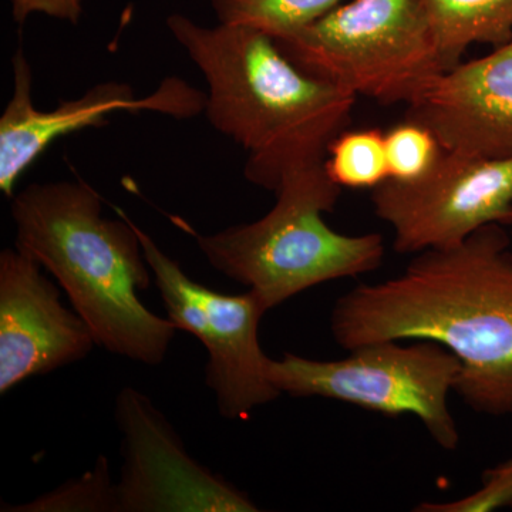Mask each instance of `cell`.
Returning a JSON list of instances; mask_svg holds the SVG:
<instances>
[{
  "instance_id": "3",
  "label": "cell",
  "mask_w": 512,
  "mask_h": 512,
  "mask_svg": "<svg viewBox=\"0 0 512 512\" xmlns=\"http://www.w3.org/2000/svg\"><path fill=\"white\" fill-rule=\"evenodd\" d=\"M10 212L15 247L55 276L99 348L141 365L164 362L178 329L138 296L153 272L126 212L104 217L99 192L80 178L30 184Z\"/></svg>"
},
{
  "instance_id": "14",
  "label": "cell",
  "mask_w": 512,
  "mask_h": 512,
  "mask_svg": "<svg viewBox=\"0 0 512 512\" xmlns=\"http://www.w3.org/2000/svg\"><path fill=\"white\" fill-rule=\"evenodd\" d=\"M325 170L339 187L373 190L389 178L386 133L379 128H346L330 143Z\"/></svg>"
},
{
  "instance_id": "1",
  "label": "cell",
  "mask_w": 512,
  "mask_h": 512,
  "mask_svg": "<svg viewBox=\"0 0 512 512\" xmlns=\"http://www.w3.org/2000/svg\"><path fill=\"white\" fill-rule=\"evenodd\" d=\"M330 330L343 349L430 340L460 362L456 392L488 416H512V251L503 225L456 247L427 249L380 284L340 296Z\"/></svg>"
},
{
  "instance_id": "15",
  "label": "cell",
  "mask_w": 512,
  "mask_h": 512,
  "mask_svg": "<svg viewBox=\"0 0 512 512\" xmlns=\"http://www.w3.org/2000/svg\"><path fill=\"white\" fill-rule=\"evenodd\" d=\"M220 23L249 26L274 39L328 15L343 0H211Z\"/></svg>"
},
{
  "instance_id": "5",
  "label": "cell",
  "mask_w": 512,
  "mask_h": 512,
  "mask_svg": "<svg viewBox=\"0 0 512 512\" xmlns=\"http://www.w3.org/2000/svg\"><path fill=\"white\" fill-rule=\"evenodd\" d=\"M274 40L303 72L383 106H410L446 73L424 0H352Z\"/></svg>"
},
{
  "instance_id": "17",
  "label": "cell",
  "mask_w": 512,
  "mask_h": 512,
  "mask_svg": "<svg viewBox=\"0 0 512 512\" xmlns=\"http://www.w3.org/2000/svg\"><path fill=\"white\" fill-rule=\"evenodd\" d=\"M441 144L429 127L404 120L386 133L389 178L413 181L427 173L439 158Z\"/></svg>"
},
{
  "instance_id": "7",
  "label": "cell",
  "mask_w": 512,
  "mask_h": 512,
  "mask_svg": "<svg viewBox=\"0 0 512 512\" xmlns=\"http://www.w3.org/2000/svg\"><path fill=\"white\" fill-rule=\"evenodd\" d=\"M133 225L167 318L207 349L205 383L215 394L221 417L245 419L252 410L275 402L281 393L268 379L271 357L259 342V323L268 312L261 299L249 289L225 295L198 284L146 231Z\"/></svg>"
},
{
  "instance_id": "10",
  "label": "cell",
  "mask_w": 512,
  "mask_h": 512,
  "mask_svg": "<svg viewBox=\"0 0 512 512\" xmlns=\"http://www.w3.org/2000/svg\"><path fill=\"white\" fill-rule=\"evenodd\" d=\"M12 69V97L0 116V191L8 198L15 195L22 174L60 137L107 126L109 117L120 111H156L174 119H192L207 106V94L171 77L144 99H138L130 84L104 82L79 99L60 101L53 110H37L32 66L22 47L12 57Z\"/></svg>"
},
{
  "instance_id": "16",
  "label": "cell",
  "mask_w": 512,
  "mask_h": 512,
  "mask_svg": "<svg viewBox=\"0 0 512 512\" xmlns=\"http://www.w3.org/2000/svg\"><path fill=\"white\" fill-rule=\"evenodd\" d=\"M15 512H119L116 483L111 480L110 464L100 456L93 470L77 480L60 485L52 493L40 495L28 504L2 508Z\"/></svg>"
},
{
  "instance_id": "19",
  "label": "cell",
  "mask_w": 512,
  "mask_h": 512,
  "mask_svg": "<svg viewBox=\"0 0 512 512\" xmlns=\"http://www.w3.org/2000/svg\"><path fill=\"white\" fill-rule=\"evenodd\" d=\"M15 23L22 26L32 15L49 16L77 25L83 13L84 0H10Z\"/></svg>"
},
{
  "instance_id": "13",
  "label": "cell",
  "mask_w": 512,
  "mask_h": 512,
  "mask_svg": "<svg viewBox=\"0 0 512 512\" xmlns=\"http://www.w3.org/2000/svg\"><path fill=\"white\" fill-rule=\"evenodd\" d=\"M446 72L474 43L500 47L512 40V0H424Z\"/></svg>"
},
{
  "instance_id": "11",
  "label": "cell",
  "mask_w": 512,
  "mask_h": 512,
  "mask_svg": "<svg viewBox=\"0 0 512 512\" xmlns=\"http://www.w3.org/2000/svg\"><path fill=\"white\" fill-rule=\"evenodd\" d=\"M19 248L0 252V394L90 355L92 329L66 308L59 286Z\"/></svg>"
},
{
  "instance_id": "4",
  "label": "cell",
  "mask_w": 512,
  "mask_h": 512,
  "mask_svg": "<svg viewBox=\"0 0 512 512\" xmlns=\"http://www.w3.org/2000/svg\"><path fill=\"white\" fill-rule=\"evenodd\" d=\"M340 194L342 187L330 180L323 161L286 174L274 208L259 220L207 235L188 225L184 229L212 268L247 286L271 311L313 286L382 266V235L340 234L323 220Z\"/></svg>"
},
{
  "instance_id": "8",
  "label": "cell",
  "mask_w": 512,
  "mask_h": 512,
  "mask_svg": "<svg viewBox=\"0 0 512 512\" xmlns=\"http://www.w3.org/2000/svg\"><path fill=\"white\" fill-rule=\"evenodd\" d=\"M370 200L392 227L399 254L456 247L485 225H512V157L443 148L426 174L413 181L387 178Z\"/></svg>"
},
{
  "instance_id": "18",
  "label": "cell",
  "mask_w": 512,
  "mask_h": 512,
  "mask_svg": "<svg viewBox=\"0 0 512 512\" xmlns=\"http://www.w3.org/2000/svg\"><path fill=\"white\" fill-rule=\"evenodd\" d=\"M434 512H490L512 508V458L484 471L477 491L450 503H434Z\"/></svg>"
},
{
  "instance_id": "9",
  "label": "cell",
  "mask_w": 512,
  "mask_h": 512,
  "mask_svg": "<svg viewBox=\"0 0 512 512\" xmlns=\"http://www.w3.org/2000/svg\"><path fill=\"white\" fill-rule=\"evenodd\" d=\"M121 439L119 512H256L244 491L191 457L150 397L124 387L116 399Z\"/></svg>"
},
{
  "instance_id": "6",
  "label": "cell",
  "mask_w": 512,
  "mask_h": 512,
  "mask_svg": "<svg viewBox=\"0 0 512 512\" xmlns=\"http://www.w3.org/2000/svg\"><path fill=\"white\" fill-rule=\"evenodd\" d=\"M338 360H315L285 353L269 359L268 379L281 394L323 397L399 417L412 414L443 450L454 451L460 431L448 407L461 365L456 356L430 340L400 345L369 343Z\"/></svg>"
},
{
  "instance_id": "2",
  "label": "cell",
  "mask_w": 512,
  "mask_h": 512,
  "mask_svg": "<svg viewBox=\"0 0 512 512\" xmlns=\"http://www.w3.org/2000/svg\"><path fill=\"white\" fill-rule=\"evenodd\" d=\"M165 25L205 77L211 126L248 154L249 183L275 192L286 174L326 160L356 94L303 72L261 30L207 28L181 13Z\"/></svg>"
},
{
  "instance_id": "12",
  "label": "cell",
  "mask_w": 512,
  "mask_h": 512,
  "mask_svg": "<svg viewBox=\"0 0 512 512\" xmlns=\"http://www.w3.org/2000/svg\"><path fill=\"white\" fill-rule=\"evenodd\" d=\"M406 120L429 127L446 150L512 157V40L441 74Z\"/></svg>"
}]
</instances>
